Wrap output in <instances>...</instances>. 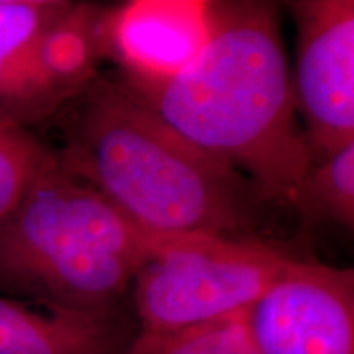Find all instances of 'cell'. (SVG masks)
Returning <instances> with one entry per match:
<instances>
[{
  "mask_svg": "<svg viewBox=\"0 0 354 354\" xmlns=\"http://www.w3.org/2000/svg\"><path fill=\"white\" fill-rule=\"evenodd\" d=\"M43 128L56 138L48 146L57 165L141 232L263 238L269 202L259 190L172 130L117 74L100 73Z\"/></svg>",
  "mask_w": 354,
  "mask_h": 354,
  "instance_id": "cell-1",
  "label": "cell"
},
{
  "mask_svg": "<svg viewBox=\"0 0 354 354\" xmlns=\"http://www.w3.org/2000/svg\"><path fill=\"white\" fill-rule=\"evenodd\" d=\"M117 76L189 143L292 209L310 158L276 3L210 2L209 37L183 69Z\"/></svg>",
  "mask_w": 354,
  "mask_h": 354,
  "instance_id": "cell-2",
  "label": "cell"
},
{
  "mask_svg": "<svg viewBox=\"0 0 354 354\" xmlns=\"http://www.w3.org/2000/svg\"><path fill=\"white\" fill-rule=\"evenodd\" d=\"M153 234L68 174L55 154L0 221V295L74 312L123 308Z\"/></svg>",
  "mask_w": 354,
  "mask_h": 354,
  "instance_id": "cell-3",
  "label": "cell"
},
{
  "mask_svg": "<svg viewBox=\"0 0 354 354\" xmlns=\"http://www.w3.org/2000/svg\"><path fill=\"white\" fill-rule=\"evenodd\" d=\"M294 259L264 238L153 234L130 289L138 331L171 333L245 313Z\"/></svg>",
  "mask_w": 354,
  "mask_h": 354,
  "instance_id": "cell-4",
  "label": "cell"
},
{
  "mask_svg": "<svg viewBox=\"0 0 354 354\" xmlns=\"http://www.w3.org/2000/svg\"><path fill=\"white\" fill-rule=\"evenodd\" d=\"M297 26L292 94L310 165L354 143V2H287Z\"/></svg>",
  "mask_w": 354,
  "mask_h": 354,
  "instance_id": "cell-5",
  "label": "cell"
},
{
  "mask_svg": "<svg viewBox=\"0 0 354 354\" xmlns=\"http://www.w3.org/2000/svg\"><path fill=\"white\" fill-rule=\"evenodd\" d=\"M245 322L256 354H354V271L295 258Z\"/></svg>",
  "mask_w": 354,
  "mask_h": 354,
  "instance_id": "cell-6",
  "label": "cell"
},
{
  "mask_svg": "<svg viewBox=\"0 0 354 354\" xmlns=\"http://www.w3.org/2000/svg\"><path fill=\"white\" fill-rule=\"evenodd\" d=\"M110 13L112 6L71 0L35 48L7 125L41 130L99 76L100 64L110 59Z\"/></svg>",
  "mask_w": 354,
  "mask_h": 354,
  "instance_id": "cell-7",
  "label": "cell"
},
{
  "mask_svg": "<svg viewBox=\"0 0 354 354\" xmlns=\"http://www.w3.org/2000/svg\"><path fill=\"white\" fill-rule=\"evenodd\" d=\"M210 2L135 0L112 6L110 61L123 74L166 77L183 69L209 37Z\"/></svg>",
  "mask_w": 354,
  "mask_h": 354,
  "instance_id": "cell-8",
  "label": "cell"
},
{
  "mask_svg": "<svg viewBox=\"0 0 354 354\" xmlns=\"http://www.w3.org/2000/svg\"><path fill=\"white\" fill-rule=\"evenodd\" d=\"M138 331L123 312H74L0 295V354H123Z\"/></svg>",
  "mask_w": 354,
  "mask_h": 354,
  "instance_id": "cell-9",
  "label": "cell"
},
{
  "mask_svg": "<svg viewBox=\"0 0 354 354\" xmlns=\"http://www.w3.org/2000/svg\"><path fill=\"white\" fill-rule=\"evenodd\" d=\"M69 6L71 0H0V123H6L43 33Z\"/></svg>",
  "mask_w": 354,
  "mask_h": 354,
  "instance_id": "cell-10",
  "label": "cell"
},
{
  "mask_svg": "<svg viewBox=\"0 0 354 354\" xmlns=\"http://www.w3.org/2000/svg\"><path fill=\"white\" fill-rule=\"evenodd\" d=\"M292 210L312 230L320 223L354 227V143L308 166Z\"/></svg>",
  "mask_w": 354,
  "mask_h": 354,
  "instance_id": "cell-11",
  "label": "cell"
},
{
  "mask_svg": "<svg viewBox=\"0 0 354 354\" xmlns=\"http://www.w3.org/2000/svg\"><path fill=\"white\" fill-rule=\"evenodd\" d=\"M123 354H256L245 313L171 333L136 331Z\"/></svg>",
  "mask_w": 354,
  "mask_h": 354,
  "instance_id": "cell-12",
  "label": "cell"
},
{
  "mask_svg": "<svg viewBox=\"0 0 354 354\" xmlns=\"http://www.w3.org/2000/svg\"><path fill=\"white\" fill-rule=\"evenodd\" d=\"M51 159L50 146L37 133L0 123V221L15 209Z\"/></svg>",
  "mask_w": 354,
  "mask_h": 354,
  "instance_id": "cell-13",
  "label": "cell"
}]
</instances>
